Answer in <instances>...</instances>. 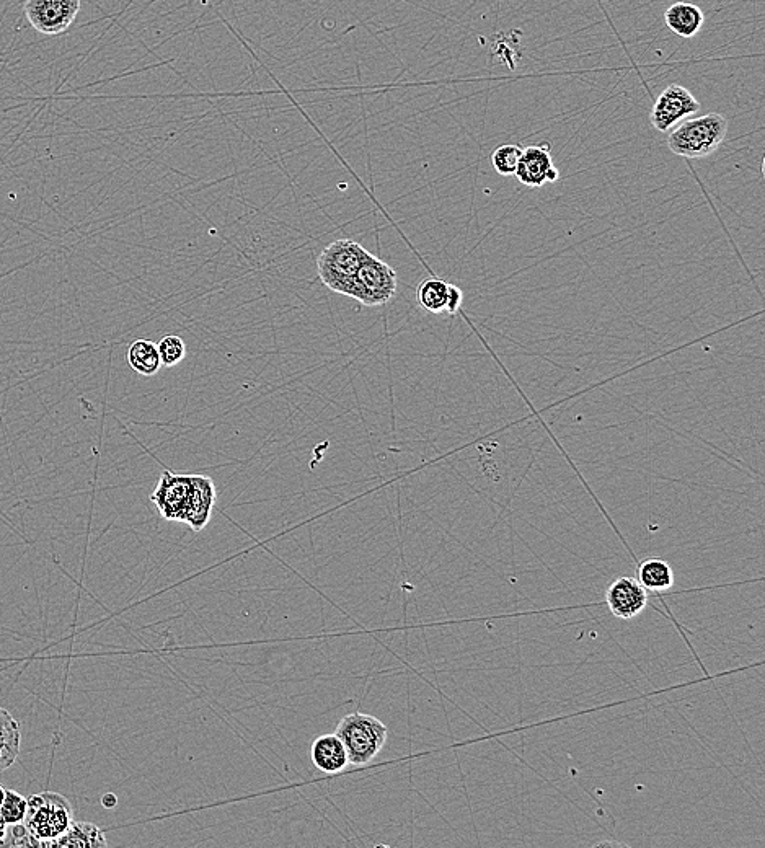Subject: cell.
Masks as SVG:
<instances>
[{
  "label": "cell",
  "instance_id": "5",
  "mask_svg": "<svg viewBox=\"0 0 765 848\" xmlns=\"http://www.w3.org/2000/svg\"><path fill=\"white\" fill-rule=\"evenodd\" d=\"M397 273L381 258L369 253L354 278L351 297L368 307L389 304L397 294Z\"/></svg>",
  "mask_w": 765,
  "mask_h": 848
},
{
  "label": "cell",
  "instance_id": "7",
  "mask_svg": "<svg viewBox=\"0 0 765 848\" xmlns=\"http://www.w3.org/2000/svg\"><path fill=\"white\" fill-rule=\"evenodd\" d=\"M700 110V103L690 90L682 85H669L656 98L651 110V124L659 133H666L681 123L684 118L695 115Z\"/></svg>",
  "mask_w": 765,
  "mask_h": 848
},
{
  "label": "cell",
  "instance_id": "25",
  "mask_svg": "<svg viewBox=\"0 0 765 848\" xmlns=\"http://www.w3.org/2000/svg\"><path fill=\"white\" fill-rule=\"evenodd\" d=\"M102 804L105 808L111 809L115 808L116 804H118V800H116V796L113 793H108V795L103 796Z\"/></svg>",
  "mask_w": 765,
  "mask_h": 848
},
{
  "label": "cell",
  "instance_id": "2",
  "mask_svg": "<svg viewBox=\"0 0 765 848\" xmlns=\"http://www.w3.org/2000/svg\"><path fill=\"white\" fill-rule=\"evenodd\" d=\"M335 734L345 746L350 765L366 767L381 754L389 729L376 716L354 712L341 718Z\"/></svg>",
  "mask_w": 765,
  "mask_h": 848
},
{
  "label": "cell",
  "instance_id": "8",
  "mask_svg": "<svg viewBox=\"0 0 765 848\" xmlns=\"http://www.w3.org/2000/svg\"><path fill=\"white\" fill-rule=\"evenodd\" d=\"M190 491V475H177L165 470L152 493L151 501L165 521L183 522L190 501Z\"/></svg>",
  "mask_w": 765,
  "mask_h": 848
},
{
  "label": "cell",
  "instance_id": "16",
  "mask_svg": "<svg viewBox=\"0 0 765 848\" xmlns=\"http://www.w3.org/2000/svg\"><path fill=\"white\" fill-rule=\"evenodd\" d=\"M638 581L646 591H669L674 583L673 568L663 558H646L638 566Z\"/></svg>",
  "mask_w": 765,
  "mask_h": 848
},
{
  "label": "cell",
  "instance_id": "11",
  "mask_svg": "<svg viewBox=\"0 0 765 848\" xmlns=\"http://www.w3.org/2000/svg\"><path fill=\"white\" fill-rule=\"evenodd\" d=\"M191 491L188 508H186L183 524L195 532H201L211 521L214 506H216V486L213 480L204 475H190Z\"/></svg>",
  "mask_w": 765,
  "mask_h": 848
},
{
  "label": "cell",
  "instance_id": "6",
  "mask_svg": "<svg viewBox=\"0 0 765 848\" xmlns=\"http://www.w3.org/2000/svg\"><path fill=\"white\" fill-rule=\"evenodd\" d=\"M25 15L33 30L56 36L71 28L80 12V0H28Z\"/></svg>",
  "mask_w": 765,
  "mask_h": 848
},
{
  "label": "cell",
  "instance_id": "17",
  "mask_svg": "<svg viewBox=\"0 0 765 848\" xmlns=\"http://www.w3.org/2000/svg\"><path fill=\"white\" fill-rule=\"evenodd\" d=\"M128 364L141 376L152 377L160 371L159 349L151 340H136L128 348Z\"/></svg>",
  "mask_w": 765,
  "mask_h": 848
},
{
  "label": "cell",
  "instance_id": "9",
  "mask_svg": "<svg viewBox=\"0 0 765 848\" xmlns=\"http://www.w3.org/2000/svg\"><path fill=\"white\" fill-rule=\"evenodd\" d=\"M606 604L615 619L632 620L648 606V591L638 579L622 576L607 588Z\"/></svg>",
  "mask_w": 765,
  "mask_h": 848
},
{
  "label": "cell",
  "instance_id": "21",
  "mask_svg": "<svg viewBox=\"0 0 765 848\" xmlns=\"http://www.w3.org/2000/svg\"><path fill=\"white\" fill-rule=\"evenodd\" d=\"M160 363L164 367H173L182 363L186 356L185 341L177 335H167L157 343Z\"/></svg>",
  "mask_w": 765,
  "mask_h": 848
},
{
  "label": "cell",
  "instance_id": "3",
  "mask_svg": "<svg viewBox=\"0 0 765 848\" xmlns=\"http://www.w3.org/2000/svg\"><path fill=\"white\" fill-rule=\"evenodd\" d=\"M369 252L351 239L337 240L323 248L317 260V274L330 291L351 297L354 278Z\"/></svg>",
  "mask_w": 765,
  "mask_h": 848
},
{
  "label": "cell",
  "instance_id": "26",
  "mask_svg": "<svg viewBox=\"0 0 765 848\" xmlns=\"http://www.w3.org/2000/svg\"><path fill=\"white\" fill-rule=\"evenodd\" d=\"M5 791H7V788H4L2 787V785H0V804H2V801H4Z\"/></svg>",
  "mask_w": 765,
  "mask_h": 848
},
{
  "label": "cell",
  "instance_id": "20",
  "mask_svg": "<svg viewBox=\"0 0 765 848\" xmlns=\"http://www.w3.org/2000/svg\"><path fill=\"white\" fill-rule=\"evenodd\" d=\"M28 800L18 791H5V798L0 804V816L7 824H22L27 816Z\"/></svg>",
  "mask_w": 765,
  "mask_h": 848
},
{
  "label": "cell",
  "instance_id": "14",
  "mask_svg": "<svg viewBox=\"0 0 765 848\" xmlns=\"http://www.w3.org/2000/svg\"><path fill=\"white\" fill-rule=\"evenodd\" d=\"M105 831L92 822H72L61 837L53 840L48 848H98L107 847Z\"/></svg>",
  "mask_w": 765,
  "mask_h": 848
},
{
  "label": "cell",
  "instance_id": "12",
  "mask_svg": "<svg viewBox=\"0 0 765 848\" xmlns=\"http://www.w3.org/2000/svg\"><path fill=\"white\" fill-rule=\"evenodd\" d=\"M310 759L320 772L328 775H337L350 765L345 746L335 733L323 734L312 742Z\"/></svg>",
  "mask_w": 765,
  "mask_h": 848
},
{
  "label": "cell",
  "instance_id": "10",
  "mask_svg": "<svg viewBox=\"0 0 765 848\" xmlns=\"http://www.w3.org/2000/svg\"><path fill=\"white\" fill-rule=\"evenodd\" d=\"M514 175L518 177L522 185L531 186V188H540V186L557 182L560 172L553 165L549 144L542 142V146L522 149L518 170Z\"/></svg>",
  "mask_w": 765,
  "mask_h": 848
},
{
  "label": "cell",
  "instance_id": "24",
  "mask_svg": "<svg viewBox=\"0 0 765 848\" xmlns=\"http://www.w3.org/2000/svg\"><path fill=\"white\" fill-rule=\"evenodd\" d=\"M7 829H9V824L2 819L0 816V847H5V839H7Z\"/></svg>",
  "mask_w": 765,
  "mask_h": 848
},
{
  "label": "cell",
  "instance_id": "4",
  "mask_svg": "<svg viewBox=\"0 0 765 848\" xmlns=\"http://www.w3.org/2000/svg\"><path fill=\"white\" fill-rule=\"evenodd\" d=\"M74 822V809L66 796L43 791L28 798L25 827L40 842V847L48 848L53 840L61 837Z\"/></svg>",
  "mask_w": 765,
  "mask_h": 848
},
{
  "label": "cell",
  "instance_id": "18",
  "mask_svg": "<svg viewBox=\"0 0 765 848\" xmlns=\"http://www.w3.org/2000/svg\"><path fill=\"white\" fill-rule=\"evenodd\" d=\"M447 292H449V284L446 281L428 278L421 281L416 289V301L429 314H443L446 312Z\"/></svg>",
  "mask_w": 765,
  "mask_h": 848
},
{
  "label": "cell",
  "instance_id": "15",
  "mask_svg": "<svg viewBox=\"0 0 765 848\" xmlns=\"http://www.w3.org/2000/svg\"><path fill=\"white\" fill-rule=\"evenodd\" d=\"M22 747V731L12 713L0 707V773L17 762Z\"/></svg>",
  "mask_w": 765,
  "mask_h": 848
},
{
  "label": "cell",
  "instance_id": "1",
  "mask_svg": "<svg viewBox=\"0 0 765 848\" xmlns=\"http://www.w3.org/2000/svg\"><path fill=\"white\" fill-rule=\"evenodd\" d=\"M728 134V120L718 113L676 124L668 137L669 151L686 159H705L720 149Z\"/></svg>",
  "mask_w": 765,
  "mask_h": 848
},
{
  "label": "cell",
  "instance_id": "22",
  "mask_svg": "<svg viewBox=\"0 0 765 848\" xmlns=\"http://www.w3.org/2000/svg\"><path fill=\"white\" fill-rule=\"evenodd\" d=\"M5 847H40V842L30 834L25 824H9Z\"/></svg>",
  "mask_w": 765,
  "mask_h": 848
},
{
  "label": "cell",
  "instance_id": "23",
  "mask_svg": "<svg viewBox=\"0 0 765 848\" xmlns=\"http://www.w3.org/2000/svg\"><path fill=\"white\" fill-rule=\"evenodd\" d=\"M462 301H464V294H462V291H460L457 286H454V284H449L446 314L456 315L457 312H459L460 307H462Z\"/></svg>",
  "mask_w": 765,
  "mask_h": 848
},
{
  "label": "cell",
  "instance_id": "13",
  "mask_svg": "<svg viewBox=\"0 0 765 848\" xmlns=\"http://www.w3.org/2000/svg\"><path fill=\"white\" fill-rule=\"evenodd\" d=\"M664 20L674 35L690 40L704 27L705 15L699 5L676 2L666 10Z\"/></svg>",
  "mask_w": 765,
  "mask_h": 848
},
{
  "label": "cell",
  "instance_id": "19",
  "mask_svg": "<svg viewBox=\"0 0 765 848\" xmlns=\"http://www.w3.org/2000/svg\"><path fill=\"white\" fill-rule=\"evenodd\" d=\"M521 155L522 147L518 144H503L491 154L490 162L501 177H513L518 170Z\"/></svg>",
  "mask_w": 765,
  "mask_h": 848
}]
</instances>
